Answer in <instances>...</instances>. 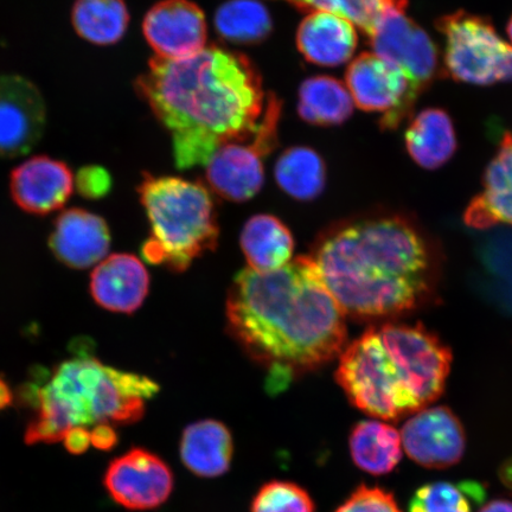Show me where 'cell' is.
Here are the masks:
<instances>
[{
    "mask_svg": "<svg viewBox=\"0 0 512 512\" xmlns=\"http://www.w3.org/2000/svg\"><path fill=\"white\" fill-rule=\"evenodd\" d=\"M226 313L230 334L266 371L272 394L326 366L347 347V316L310 256L274 272L242 270L229 287Z\"/></svg>",
    "mask_w": 512,
    "mask_h": 512,
    "instance_id": "obj_1",
    "label": "cell"
},
{
    "mask_svg": "<svg viewBox=\"0 0 512 512\" xmlns=\"http://www.w3.org/2000/svg\"><path fill=\"white\" fill-rule=\"evenodd\" d=\"M309 256L344 315L356 320L406 316L438 296L439 247L403 214L382 211L335 223Z\"/></svg>",
    "mask_w": 512,
    "mask_h": 512,
    "instance_id": "obj_2",
    "label": "cell"
},
{
    "mask_svg": "<svg viewBox=\"0 0 512 512\" xmlns=\"http://www.w3.org/2000/svg\"><path fill=\"white\" fill-rule=\"evenodd\" d=\"M136 87L170 132L181 170L206 166L222 146L251 139L266 107L253 64L217 47L182 60L153 57Z\"/></svg>",
    "mask_w": 512,
    "mask_h": 512,
    "instance_id": "obj_3",
    "label": "cell"
},
{
    "mask_svg": "<svg viewBox=\"0 0 512 512\" xmlns=\"http://www.w3.org/2000/svg\"><path fill=\"white\" fill-rule=\"evenodd\" d=\"M452 352L421 324L371 326L339 355L336 380L351 405L398 421L443 395Z\"/></svg>",
    "mask_w": 512,
    "mask_h": 512,
    "instance_id": "obj_4",
    "label": "cell"
},
{
    "mask_svg": "<svg viewBox=\"0 0 512 512\" xmlns=\"http://www.w3.org/2000/svg\"><path fill=\"white\" fill-rule=\"evenodd\" d=\"M159 390L150 377L108 367L88 354L38 370L18 390V399L35 413L25 443L54 444L78 426L136 424Z\"/></svg>",
    "mask_w": 512,
    "mask_h": 512,
    "instance_id": "obj_5",
    "label": "cell"
},
{
    "mask_svg": "<svg viewBox=\"0 0 512 512\" xmlns=\"http://www.w3.org/2000/svg\"><path fill=\"white\" fill-rule=\"evenodd\" d=\"M138 192L151 228L150 238L142 246L147 264L183 272L217 247L216 209L202 184L145 175Z\"/></svg>",
    "mask_w": 512,
    "mask_h": 512,
    "instance_id": "obj_6",
    "label": "cell"
},
{
    "mask_svg": "<svg viewBox=\"0 0 512 512\" xmlns=\"http://www.w3.org/2000/svg\"><path fill=\"white\" fill-rule=\"evenodd\" d=\"M435 27L444 37L443 72L454 81L476 86L512 81V47L490 19L457 11L440 17Z\"/></svg>",
    "mask_w": 512,
    "mask_h": 512,
    "instance_id": "obj_7",
    "label": "cell"
},
{
    "mask_svg": "<svg viewBox=\"0 0 512 512\" xmlns=\"http://www.w3.org/2000/svg\"><path fill=\"white\" fill-rule=\"evenodd\" d=\"M281 102L268 95L265 113L252 143H230L215 153L207 166V181L217 195L232 202L251 200L264 184V159L278 142Z\"/></svg>",
    "mask_w": 512,
    "mask_h": 512,
    "instance_id": "obj_8",
    "label": "cell"
},
{
    "mask_svg": "<svg viewBox=\"0 0 512 512\" xmlns=\"http://www.w3.org/2000/svg\"><path fill=\"white\" fill-rule=\"evenodd\" d=\"M407 5L383 15L369 37L374 54L399 68L419 96L443 74L439 51L430 35L407 17Z\"/></svg>",
    "mask_w": 512,
    "mask_h": 512,
    "instance_id": "obj_9",
    "label": "cell"
},
{
    "mask_svg": "<svg viewBox=\"0 0 512 512\" xmlns=\"http://www.w3.org/2000/svg\"><path fill=\"white\" fill-rule=\"evenodd\" d=\"M354 104L366 112H380L383 130H394L411 115L419 95L399 68L374 53H363L345 74Z\"/></svg>",
    "mask_w": 512,
    "mask_h": 512,
    "instance_id": "obj_10",
    "label": "cell"
},
{
    "mask_svg": "<svg viewBox=\"0 0 512 512\" xmlns=\"http://www.w3.org/2000/svg\"><path fill=\"white\" fill-rule=\"evenodd\" d=\"M108 494L121 507L134 511L157 509L170 498L175 478L168 464L145 448L115 458L104 480Z\"/></svg>",
    "mask_w": 512,
    "mask_h": 512,
    "instance_id": "obj_11",
    "label": "cell"
},
{
    "mask_svg": "<svg viewBox=\"0 0 512 512\" xmlns=\"http://www.w3.org/2000/svg\"><path fill=\"white\" fill-rule=\"evenodd\" d=\"M400 434L403 451L427 469H448L464 457L466 434L450 408L422 409L406 421Z\"/></svg>",
    "mask_w": 512,
    "mask_h": 512,
    "instance_id": "obj_12",
    "label": "cell"
},
{
    "mask_svg": "<svg viewBox=\"0 0 512 512\" xmlns=\"http://www.w3.org/2000/svg\"><path fill=\"white\" fill-rule=\"evenodd\" d=\"M46 102L31 81L0 76V158L27 155L46 127Z\"/></svg>",
    "mask_w": 512,
    "mask_h": 512,
    "instance_id": "obj_13",
    "label": "cell"
},
{
    "mask_svg": "<svg viewBox=\"0 0 512 512\" xmlns=\"http://www.w3.org/2000/svg\"><path fill=\"white\" fill-rule=\"evenodd\" d=\"M143 32L162 59H187L206 48V17L189 0H163L153 6L144 18Z\"/></svg>",
    "mask_w": 512,
    "mask_h": 512,
    "instance_id": "obj_14",
    "label": "cell"
},
{
    "mask_svg": "<svg viewBox=\"0 0 512 512\" xmlns=\"http://www.w3.org/2000/svg\"><path fill=\"white\" fill-rule=\"evenodd\" d=\"M74 176L66 163L36 156L18 165L10 177V191L19 208L32 215H49L66 206L74 190Z\"/></svg>",
    "mask_w": 512,
    "mask_h": 512,
    "instance_id": "obj_15",
    "label": "cell"
},
{
    "mask_svg": "<svg viewBox=\"0 0 512 512\" xmlns=\"http://www.w3.org/2000/svg\"><path fill=\"white\" fill-rule=\"evenodd\" d=\"M49 247L56 259L74 270H86L105 259L111 233L101 216L73 208L57 217Z\"/></svg>",
    "mask_w": 512,
    "mask_h": 512,
    "instance_id": "obj_16",
    "label": "cell"
},
{
    "mask_svg": "<svg viewBox=\"0 0 512 512\" xmlns=\"http://www.w3.org/2000/svg\"><path fill=\"white\" fill-rule=\"evenodd\" d=\"M150 277L131 254H113L94 268L89 290L95 303L117 313L136 312L149 294Z\"/></svg>",
    "mask_w": 512,
    "mask_h": 512,
    "instance_id": "obj_17",
    "label": "cell"
},
{
    "mask_svg": "<svg viewBox=\"0 0 512 512\" xmlns=\"http://www.w3.org/2000/svg\"><path fill=\"white\" fill-rule=\"evenodd\" d=\"M464 221L475 229L512 226V133L504 134L485 170L483 189L467 206Z\"/></svg>",
    "mask_w": 512,
    "mask_h": 512,
    "instance_id": "obj_18",
    "label": "cell"
},
{
    "mask_svg": "<svg viewBox=\"0 0 512 512\" xmlns=\"http://www.w3.org/2000/svg\"><path fill=\"white\" fill-rule=\"evenodd\" d=\"M355 25L330 12H311L297 32V46L305 60L322 67L349 61L357 47Z\"/></svg>",
    "mask_w": 512,
    "mask_h": 512,
    "instance_id": "obj_19",
    "label": "cell"
},
{
    "mask_svg": "<svg viewBox=\"0 0 512 512\" xmlns=\"http://www.w3.org/2000/svg\"><path fill=\"white\" fill-rule=\"evenodd\" d=\"M179 451L182 463L195 476L220 477L232 465L233 435L221 421H197L185 428Z\"/></svg>",
    "mask_w": 512,
    "mask_h": 512,
    "instance_id": "obj_20",
    "label": "cell"
},
{
    "mask_svg": "<svg viewBox=\"0 0 512 512\" xmlns=\"http://www.w3.org/2000/svg\"><path fill=\"white\" fill-rule=\"evenodd\" d=\"M409 156L426 170H437L457 151V134L453 121L440 108H426L409 124L406 134Z\"/></svg>",
    "mask_w": 512,
    "mask_h": 512,
    "instance_id": "obj_21",
    "label": "cell"
},
{
    "mask_svg": "<svg viewBox=\"0 0 512 512\" xmlns=\"http://www.w3.org/2000/svg\"><path fill=\"white\" fill-rule=\"evenodd\" d=\"M248 268L259 273L280 270L292 260L294 240L291 230L272 215H256L242 229L240 238Z\"/></svg>",
    "mask_w": 512,
    "mask_h": 512,
    "instance_id": "obj_22",
    "label": "cell"
},
{
    "mask_svg": "<svg viewBox=\"0 0 512 512\" xmlns=\"http://www.w3.org/2000/svg\"><path fill=\"white\" fill-rule=\"evenodd\" d=\"M349 447L352 462L373 476L389 475L402 458L401 434L379 420H364L352 427Z\"/></svg>",
    "mask_w": 512,
    "mask_h": 512,
    "instance_id": "obj_23",
    "label": "cell"
},
{
    "mask_svg": "<svg viewBox=\"0 0 512 512\" xmlns=\"http://www.w3.org/2000/svg\"><path fill=\"white\" fill-rule=\"evenodd\" d=\"M354 105L347 86L330 76L307 79L300 87L298 111L306 123L342 124L350 118Z\"/></svg>",
    "mask_w": 512,
    "mask_h": 512,
    "instance_id": "obj_24",
    "label": "cell"
},
{
    "mask_svg": "<svg viewBox=\"0 0 512 512\" xmlns=\"http://www.w3.org/2000/svg\"><path fill=\"white\" fill-rule=\"evenodd\" d=\"M72 22L83 40L112 46L124 37L130 15L124 0H76Z\"/></svg>",
    "mask_w": 512,
    "mask_h": 512,
    "instance_id": "obj_25",
    "label": "cell"
},
{
    "mask_svg": "<svg viewBox=\"0 0 512 512\" xmlns=\"http://www.w3.org/2000/svg\"><path fill=\"white\" fill-rule=\"evenodd\" d=\"M275 179L279 187L296 200H315L325 187L323 159L309 147H292L278 159Z\"/></svg>",
    "mask_w": 512,
    "mask_h": 512,
    "instance_id": "obj_26",
    "label": "cell"
},
{
    "mask_svg": "<svg viewBox=\"0 0 512 512\" xmlns=\"http://www.w3.org/2000/svg\"><path fill=\"white\" fill-rule=\"evenodd\" d=\"M216 30L228 41L256 43L270 35L272 19L258 0H230L216 12Z\"/></svg>",
    "mask_w": 512,
    "mask_h": 512,
    "instance_id": "obj_27",
    "label": "cell"
},
{
    "mask_svg": "<svg viewBox=\"0 0 512 512\" xmlns=\"http://www.w3.org/2000/svg\"><path fill=\"white\" fill-rule=\"evenodd\" d=\"M300 10L330 12L347 18L361 29L368 38L377 23L390 9L408 4V0H285Z\"/></svg>",
    "mask_w": 512,
    "mask_h": 512,
    "instance_id": "obj_28",
    "label": "cell"
},
{
    "mask_svg": "<svg viewBox=\"0 0 512 512\" xmlns=\"http://www.w3.org/2000/svg\"><path fill=\"white\" fill-rule=\"evenodd\" d=\"M482 496L483 490L478 485L469 490L465 485L430 483L415 492L408 512H472V501Z\"/></svg>",
    "mask_w": 512,
    "mask_h": 512,
    "instance_id": "obj_29",
    "label": "cell"
},
{
    "mask_svg": "<svg viewBox=\"0 0 512 512\" xmlns=\"http://www.w3.org/2000/svg\"><path fill=\"white\" fill-rule=\"evenodd\" d=\"M251 512H316V507L302 486L286 480H273L261 486L254 496Z\"/></svg>",
    "mask_w": 512,
    "mask_h": 512,
    "instance_id": "obj_30",
    "label": "cell"
},
{
    "mask_svg": "<svg viewBox=\"0 0 512 512\" xmlns=\"http://www.w3.org/2000/svg\"><path fill=\"white\" fill-rule=\"evenodd\" d=\"M335 512H401L392 492L360 485Z\"/></svg>",
    "mask_w": 512,
    "mask_h": 512,
    "instance_id": "obj_31",
    "label": "cell"
},
{
    "mask_svg": "<svg viewBox=\"0 0 512 512\" xmlns=\"http://www.w3.org/2000/svg\"><path fill=\"white\" fill-rule=\"evenodd\" d=\"M76 190L86 200L98 201L110 194L113 181L105 168L88 165L79 170L75 177Z\"/></svg>",
    "mask_w": 512,
    "mask_h": 512,
    "instance_id": "obj_32",
    "label": "cell"
},
{
    "mask_svg": "<svg viewBox=\"0 0 512 512\" xmlns=\"http://www.w3.org/2000/svg\"><path fill=\"white\" fill-rule=\"evenodd\" d=\"M64 446H66L69 453L74 456H80L85 453L91 443V431H88L87 427H73L64 434L62 439Z\"/></svg>",
    "mask_w": 512,
    "mask_h": 512,
    "instance_id": "obj_33",
    "label": "cell"
},
{
    "mask_svg": "<svg viewBox=\"0 0 512 512\" xmlns=\"http://www.w3.org/2000/svg\"><path fill=\"white\" fill-rule=\"evenodd\" d=\"M119 435L111 424H98L91 431V443L100 451H111L117 446Z\"/></svg>",
    "mask_w": 512,
    "mask_h": 512,
    "instance_id": "obj_34",
    "label": "cell"
},
{
    "mask_svg": "<svg viewBox=\"0 0 512 512\" xmlns=\"http://www.w3.org/2000/svg\"><path fill=\"white\" fill-rule=\"evenodd\" d=\"M14 400L15 396L14 393H12L9 383L0 377V412L9 408L12 403H14Z\"/></svg>",
    "mask_w": 512,
    "mask_h": 512,
    "instance_id": "obj_35",
    "label": "cell"
},
{
    "mask_svg": "<svg viewBox=\"0 0 512 512\" xmlns=\"http://www.w3.org/2000/svg\"><path fill=\"white\" fill-rule=\"evenodd\" d=\"M478 512H512V502L508 499H495L484 504Z\"/></svg>",
    "mask_w": 512,
    "mask_h": 512,
    "instance_id": "obj_36",
    "label": "cell"
},
{
    "mask_svg": "<svg viewBox=\"0 0 512 512\" xmlns=\"http://www.w3.org/2000/svg\"><path fill=\"white\" fill-rule=\"evenodd\" d=\"M507 32H508V36L510 38V41L512 43V17L510 18V21L508 23Z\"/></svg>",
    "mask_w": 512,
    "mask_h": 512,
    "instance_id": "obj_37",
    "label": "cell"
}]
</instances>
